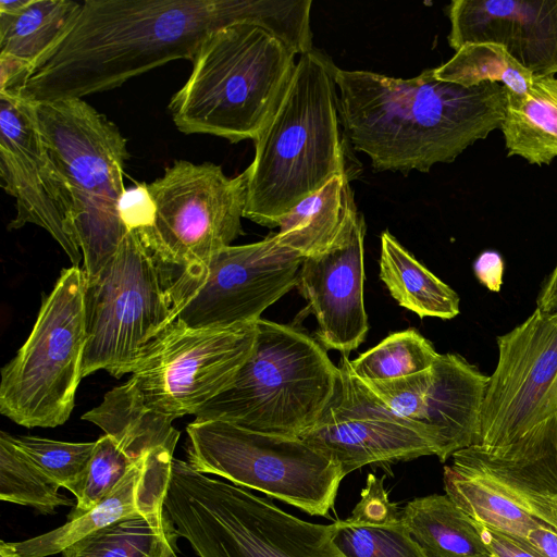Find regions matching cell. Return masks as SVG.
Listing matches in <instances>:
<instances>
[{
    "mask_svg": "<svg viewBox=\"0 0 557 557\" xmlns=\"http://www.w3.org/2000/svg\"><path fill=\"white\" fill-rule=\"evenodd\" d=\"M290 18L283 0H86L12 94L29 102L82 99L170 61H193L221 27L250 23L280 36Z\"/></svg>",
    "mask_w": 557,
    "mask_h": 557,
    "instance_id": "obj_1",
    "label": "cell"
},
{
    "mask_svg": "<svg viewBox=\"0 0 557 557\" xmlns=\"http://www.w3.org/2000/svg\"><path fill=\"white\" fill-rule=\"evenodd\" d=\"M334 79L345 135L376 171L426 173L450 163L505 116L500 84L463 87L437 79L434 67L396 78L335 66Z\"/></svg>",
    "mask_w": 557,
    "mask_h": 557,
    "instance_id": "obj_2",
    "label": "cell"
},
{
    "mask_svg": "<svg viewBox=\"0 0 557 557\" xmlns=\"http://www.w3.org/2000/svg\"><path fill=\"white\" fill-rule=\"evenodd\" d=\"M256 322L195 329L175 321L151 343L129 379L82 419L136 459L161 446L175 448L180 432L173 420L195 416L233 381L253 350Z\"/></svg>",
    "mask_w": 557,
    "mask_h": 557,
    "instance_id": "obj_3",
    "label": "cell"
},
{
    "mask_svg": "<svg viewBox=\"0 0 557 557\" xmlns=\"http://www.w3.org/2000/svg\"><path fill=\"white\" fill-rule=\"evenodd\" d=\"M335 65L301 54L289 86L255 139L244 218L270 228L336 175L346 174Z\"/></svg>",
    "mask_w": 557,
    "mask_h": 557,
    "instance_id": "obj_4",
    "label": "cell"
},
{
    "mask_svg": "<svg viewBox=\"0 0 557 557\" xmlns=\"http://www.w3.org/2000/svg\"><path fill=\"white\" fill-rule=\"evenodd\" d=\"M296 52L269 30L236 23L210 34L191 73L171 98L178 131L231 143L255 140L282 101L293 78Z\"/></svg>",
    "mask_w": 557,
    "mask_h": 557,
    "instance_id": "obj_5",
    "label": "cell"
},
{
    "mask_svg": "<svg viewBox=\"0 0 557 557\" xmlns=\"http://www.w3.org/2000/svg\"><path fill=\"white\" fill-rule=\"evenodd\" d=\"M163 509L199 557H345L332 542L333 523L299 519L176 458Z\"/></svg>",
    "mask_w": 557,
    "mask_h": 557,
    "instance_id": "obj_6",
    "label": "cell"
},
{
    "mask_svg": "<svg viewBox=\"0 0 557 557\" xmlns=\"http://www.w3.org/2000/svg\"><path fill=\"white\" fill-rule=\"evenodd\" d=\"M256 323L250 357L195 420L299 437L326 409L339 369L318 339L301 329L264 319Z\"/></svg>",
    "mask_w": 557,
    "mask_h": 557,
    "instance_id": "obj_7",
    "label": "cell"
},
{
    "mask_svg": "<svg viewBox=\"0 0 557 557\" xmlns=\"http://www.w3.org/2000/svg\"><path fill=\"white\" fill-rule=\"evenodd\" d=\"M42 141L71 191L85 280L92 278L128 233L119 216L126 139L79 98L32 102Z\"/></svg>",
    "mask_w": 557,
    "mask_h": 557,
    "instance_id": "obj_8",
    "label": "cell"
},
{
    "mask_svg": "<svg viewBox=\"0 0 557 557\" xmlns=\"http://www.w3.org/2000/svg\"><path fill=\"white\" fill-rule=\"evenodd\" d=\"M444 468L446 495L475 521L528 543L557 534V420L504 445L474 444Z\"/></svg>",
    "mask_w": 557,
    "mask_h": 557,
    "instance_id": "obj_9",
    "label": "cell"
},
{
    "mask_svg": "<svg viewBox=\"0 0 557 557\" xmlns=\"http://www.w3.org/2000/svg\"><path fill=\"white\" fill-rule=\"evenodd\" d=\"M83 268L64 269L42 299L27 339L2 368L0 413L26 428L67 421L87 342Z\"/></svg>",
    "mask_w": 557,
    "mask_h": 557,
    "instance_id": "obj_10",
    "label": "cell"
},
{
    "mask_svg": "<svg viewBox=\"0 0 557 557\" xmlns=\"http://www.w3.org/2000/svg\"><path fill=\"white\" fill-rule=\"evenodd\" d=\"M162 263L129 231L116 252L85 280L87 342L82 376L106 370L132 373L151 343L174 323L173 300Z\"/></svg>",
    "mask_w": 557,
    "mask_h": 557,
    "instance_id": "obj_11",
    "label": "cell"
},
{
    "mask_svg": "<svg viewBox=\"0 0 557 557\" xmlns=\"http://www.w3.org/2000/svg\"><path fill=\"white\" fill-rule=\"evenodd\" d=\"M186 432L187 462L194 469L257 490L311 516H329L346 476L338 463L300 437L216 420H195Z\"/></svg>",
    "mask_w": 557,
    "mask_h": 557,
    "instance_id": "obj_12",
    "label": "cell"
},
{
    "mask_svg": "<svg viewBox=\"0 0 557 557\" xmlns=\"http://www.w3.org/2000/svg\"><path fill=\"white\" fill-rule=\"evenodd\" d=\"M247 184V169L228 177L211 162L177 160L148 184L153 221L136 232L163 265L199 263L243 234Z\"/></svg>",
    "mask_w": 557,
    "mask_h": 557,
    "instance_id": "obj_13",
    "label": "cell"
},
{
    "mask_svg": "<svg viewBox=\"0 0 557 557\" xmlns=\"http://www.w3.org/2000/svg\"><path fill=\"white\" fill-rule=\"evenodd\" d=\"M302 261L280 247L274 234L222 248L170 284L174 322L195 329L256 322L297 285Z\"/></svg>",
    "mask_w": 557,
    "mask_h": 557,
    "instance_id": "obj_14",
    "label": "cell"
},
{
    "mask_svg": "<svg viewBox=\"0 0 557 557\" xmlns=\"http://www.w3.org/2000/svg\"><path fill=\"white\" fill-rule=\"evenodd\" d=\"M498 361L481 410L479 443L498 446L557 420V311L536 309L497 337Z\"/></svg>",
    "mask_w": 557,
    "mask_h": 557,
    "instance_id": "obj_15",
    "label": "cell"
},
{
    "mask_svg": "<svg viewBox=\"0 0 557 557\" xmlns=\"http://www.w3.org/2000/svg\"><path fill=\"white\" fill-rule=\"evenodd\" d=\"M0 176L15 199L8 228H44L78 267L83 255L71 191L42 141L32 102L12 92H0Z\"/></svg>",
    "mask_w": 557,
    "mask_h": 557,
    "instance_id": "obj_16",
    "label": "cell"
},
{
    "mask_svg": "<svg viewBox=\"0 0 557 557\" xmlns=\"http://www.w3.org/2000/svg\"><path fill=\"white\" fill-rule=\"evenodd\" d=\"M337 367L333 397L301 440L338 463L345 475L366 465L436 456L429 434L369 391L352 373L349 357L342 356Z\"/></svg>",
    "mask_w": 557,
    "mask_h": 557,
    "instance_id": "obj_17",
    "label": "cell"
},
{
    "mask_svg": "<svg viewBox=\"0 0 557 557\" xmlns=\"http://www.w3.org/2000/svg\"><path fill=\"white\" fill-rule=\"evenodd\" d=\"M360 381L393 411L420 425L442 462L479 443L488 376L461 356L440 354L429 369L401 379Z\"/></svg>",
    "mask_w": 557,
    "mask_h": 557,
    "instance_id": "obj_18",
    "label": "cell"
},
{
    "mask_svg": "<svg viewBox=\"0 0 557 557\" xmlns=\"http://www.w3.org/2000/svg\"><path fill=\"white\" fill-rule=\"evenodd\" d=\"M447 12L455 51L495 44L534 76L557 75V0H454Z\"/></svg>",
    "mask_w": 557,
    "mask_h": 557,
    "instance_id": "obj_19",
    "label": "cell"
},
{
    "mask_svg": "<svg viewBox=\"0 0 557 557\" xmlns=\"http://www.w3.org/2000/svg\"><path fill=\"white\" fill-rule=\"evenodd\" d=\"M364 234L363 219L346 245L305 258L296 285L317 320L318 342L346 357L369 331L363 301Z\"/></svg>",
    "mask_w": 557,
    "mask_h": 557,
    "instance_id": "obj_20",
    "label": "cell"
},
{
    "mask_svg": "<svg viewBox=\"0 0 557 557\" xmlns=\"http://www.w3.org/2000/svg\"><path fill=\"white\" fill-rule=\"evenodd\" d=\"M174 448L158 447L143 456L120 484L89 511L39 536L14 543L22 557H46L115 520L136 511L163 509Z\"/></svg>",
    "mask_w": 557,
    "mask_h": 557,
    "instance_id": "obj_21",
    "label": "cell"
},
{
    "mask_svg": "<svg viewBox=\"0 0 557 557\" xmlns=\"http://www.w3.org/2000/svg\"><path fill=\"white\" fill-rule=\"evenodd\" d=\"M362 220L347 174L336 175L283 219L274 239L304 259L317 257L346 245Z\"/></svg>",
    "mask_w": 557,
    "mask_h": 557,
    "instance_id": "obj_22",
    "label": "cell"
},
{
    "mask_svg": "<svg viewBox=\"0 0 557 557\" xmlns=\"http://www.w3.org/2000/svg\"><path fill=\"white\" fill-rule=\"evenodd\" d=\"M500 131L508 157L539 166L550 164L557 158V78L533 76L523 95L506 91Z\"/></svg>",
    "mask_w": 557,
    "mask_h": 557,
    "instance_id": "obj_23",
    "label": "cell"
},
{
    "mask_svg": "<svg viewBox=\"0 0 557 557\" xmlns=\"http://www.w3.org/2000/svg\"><path fill=\"white\" fill-rule=\"evenodd\" d=\"M401 520L425 557H494L476 521L446 494L410 500Z\"/></svg>",
    "mask_w": 557,
    "mask_h": 557,
    "instance_id": "obj_24",
    "label": "cell"
},
{
    "mask_svg": "<svg viewBox=\"0 0 557 557\" xmlns=\"http://www.w3.org/2000/svg\"><path fill=\"white\" fill-rule=\"evenodd\" d=\"M380 278L399 306L420 318L459 313L454 289L420 263L388 231L381 234Z\"/></svg>",
    "mask_w": 557,
    "mask_h": 557,
    "instance_id": "obj_25",
    "label": "cell"
},
{
    "mask_svg": "<svg viewBox=\"0 0 557 557\" xmlns=\"http://www.w3.org/2000/svg\"><path fill=\"white\" fill-rule=\"evenodd\" d=\"M177 534L164 509L136 511L62 550L64 557H177Z\"/></svg>",
    "mask_w": 557,
    "mask_h": 557,
    "instance_id": "obj_26",
    "label": "cell"
},
{
    "mask_svg": "<svg viewBox=\"0 0 557 557\" xmlns=\"http://www.w3.org/2000/svg\"><path fill=\"white\" fill-rule=\"evenodd\" d=\"M82 2L29 0L20 11L0 13V55L30 69L63 35Z\"/></svg>",
    "mask_w": 557,
    "mask_h": 557,
    "instance_id": "obj_27",
    "label": "cell"
},
{
    "mask_svg": "<svg viewBox=\"0 0 557 557\" xmlns=\"http://www.w3.org/2000/svg\"><path fill=\"white\" fill-rule=\"evenodd\" d=\"M434 76L463 87L497 83L506 91L523 95L534 75L522 67L502 46L480 42L462 46L447 62L434 67Z\"/></svg>",
    "mask_w": 557,
    "mask_h": 557,
    "instance_id": "obj_28",
    "label": "cell"
},
{
    "mask_svg": "<svg viewBox=\"0 0 557 557\" xmlns=\"http://www.w3.org/2000/svg\"><path fill=\"white\" fill-rule=\"evenodd\" d=\"M438 352L416 329L389 334L377 345L349 360L352 373L362 381H388L429 369Z\"/></svg>",
    "mask_w": 557,
    "mask_h": 557,
    "instance_id": "obj_29",
    "label": "cell"
},
{
    "mask_svg": "<svg viewBox=\"0 0 557 557\" xmlns=\"http://www.w3.org/2000/svg\"><path fill=\"white\" fill-rule=\"evenodd\" d=\"M61 486L42 473L8 438L0 434V498L33 507L42 513H53L72 500L59 493Z\"/></svg>",
    "mask_w": 557,
    "mask_h": 557,
    "instance_id": "obj_30",
    "label": "cell"
},
{
    "mask_svg": "<svg viewBox=\"0 0 557 557\" xmlns=\"http://www.w3.org/2000/svg\"><path fill=\"white\" fill-rule=\"evenodd\" d=\"M139 459L132 457L108 434L96 441L86 471L70 491L76 497V505L69 520L89 511L102 502Z\"/></svg>",
    "mask_w": 557,
    "mask_h": 557,
    "instance_id": "obj_31",
    "label": "cell"
},
{
    "mask_svg": "<svg viewBox=\"0 0 557 557\" xmlns=\"http://www.w3.org/2000/svg\"><path fill=\"white\" fill-rule=\"evenodd\" d=\"M332 542L345 557H425L403 520L389 525L337 520Z\"/></svg>",
    "mask_w": 557,
    "mask_h": 557,
    "instance_id": "obj_32",
    "label": "cell"
},
{
    "mask_svg": "<svg viewBox=\"0 0 557 557\" xmlns=\"http://www.w3.org/2000/svg\"><path fill=\"white\" fill-rule=\"evenodd\" d=\"M7 435L42 473L69 491L82 479L96 446V442L71 443L38 436Z\"/></svg>",
    "mask_w": 557,
    "mask_h": 557,
    "instance_id": "obj_33",
    "label": "cell"
},
{
    "mask_svg": "<svg viewBox=\"0 0 557 557\" xmlns=\"http://www.w3.org/2000/svg\"><path fill=\"white\" fill-rule=\"evenodd\" d=\"M400 520L401 511L389 500L384 479L369 473L366 486L360 493V500L345 521L360 525H389Z\"/></svg>",
    "mask_w": 557,
    "mask_h": 557,
    "instance_id": "obj_34",
    "label": "cell"
},
{
    "mask_svg": "<svg viewBox=\"0 0 557 557\" xmlns=\"http://www.w3.org/2000/svg\"><path fill=\"white\" fill-rule=\"evenodd\" d=\"M117 211L127 232L148 228L154 215V202L148 184L141 183L125 189L119 199Z\"/></svg>",
    "mask_w": 557,
    "mask_h": 557,
    "instance_id": "obj_35",
    "label": "cell"
},
{
    "mask_svg": "<svg viewBox=\"0 0 557 557\" xmlns=\"http://www.w3.org/2000/svg\"><path fill=\"white\" fill-rule=\"evenodd\" d=\"M482 537L494 557H543L529 544L476 521Z\"/></svg>",
    "mask_w": 557,
    "mask_h": 557,
    "instance_id": "obj_36",
    "label": "cell"
},
{
    "mask_svg": "<svg viewBox=\"0 0 557 557\" xmlns=\"http://www.w3.org/2000/svg\"><path fill=\"white\" fill-rule=\"evenodd\" d=\"M473 270L479 282L491 292H499L505 264L497 251H483L474 261Z\"/></svg>",
    "mask_w": 557,
    "mask_h": 557,
    "instance_id": "obj_37",
    "label": "cell"
},
{
    "mask_svg": "<svg viewBox=\"0 0 557 557\" xmlns=\"http://www.w3.org/2000/svg\"><path fill=\"white\" fill-rule=\"evenodd\" d=\"M543 312L557 311V263L537 298V308Z\"/></svg>",
    "mask_w": 557,
    "mask_h": 557,
    "instance_id": "obj_38",
    "label": "cell"
},
{
    "mask_svg": "<svg viewBox=\"0 0 557 557\" xmlns=\"http://www.w3.org/2000/svg\"><path fill=\"white\" fill-rule=\"evenodd\" d=\"M29 0H16V1H0V13H15L27 4Z\"/></svg>",
    "mask_w": 557,
    "mask_h": 557,
    "instance_id": "obj_39",
    "label": "cell"
},
{
    "mask_svg": "<svg viewBox=\"0 0 557 557\" xmlns=\"http://www.w3.org/2000/svg\"><path fill=\"white\" fill-rule=\"evenodd\" d=\"M0 557H22V555L16 549L14 543H7L3 540H1Z\"/></svg>",
    "mask_w": 557,
    "mask_h": 557,
    "instance_id": "obj_40",
    "label": "cell"
}]
</instances>
